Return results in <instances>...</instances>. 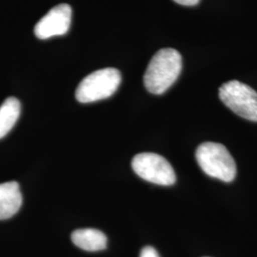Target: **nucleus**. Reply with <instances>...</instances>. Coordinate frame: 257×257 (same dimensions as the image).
<instances>
[{
  "label": "nucleus",
  "mask_w": 257,
  "mask_h": 257,
  "mask_svg": "<svg viewBox=\"0 0 257 257\" xmlns=\"http://www.w3.org/2000/svg\"><path fill=\"white\" fill-rule=\"evenodd\" d=\"M21 111V104L16 97H8L0 106V139L7 136L17 121Z\"/></svg>",
  "instance_id": "1a4fd4ad"
},
{
  "label": "nucleus",
  "mask_w": 257,
  "mask_h": 257,
  "mask_svg": "<svg viewBox=\"0 0 257 257\" xmlns=\"http://www.w3.org/2000/svg\"><path fill=\"white\" fill-rule=\"evenodd\" d=\"M195 158L206 175L224 182H231L236 175V164L228 149L215 142L199 145Z\"/></svg>",
  "instance_id": "f03ea898"
},
{
  "label": "nucleus",
  "mask_w": 257,
  "mask_h": 257,
  "mask_svg": "<svg viewBox=\"0 0 257 257\" xmlns=\"http://www.w3.org/2000/svg\"><path fill=\"white\" fill-rule=\"evenodd\" d=\"M76 247L86 251H100L107 248L108 239L104 232L96 229H78L72 233Z\"/></svg>",
  "instance_id": "6e6552de"
},
{
  "label": "nucleus",
  "mask_w": 257,
  "mask_h": 257,
  "mask_svg": "<svg viewBox=\"0 0 257 257\" xmlns=\"http://www.w3.org/2000/svg\"><path fill=\"white\" fill-rule=\"evenodd\" d=\"M72 22V8L68 4H59L37 22L35 35L39 39L63 36L68 33Z\"/></svg>",
  "instance_id": "423d86ee"
},
{
  "label": "nucleus",
  "mask_w": 257,
  "mask_h": 257,
  "mask_svg": "<svg viewBox=\"0 0 257 257\" xmlns=\"http://www.w3.org/2000/svg\"><path fill=\"white\" fill-rule=\"evenodd\" d=\"M135 173L148 182L171 186L176 181L175 170L163 156L155 153H141L133 158Z\"/></svg>",
  "instance_id": "39448f33"
},
{
  "label": "nucleus",
  "mask_w": 257,
  "mask_h": 257,
  "mask_svg": "<svg viewBox=\"0 0 257 257\" xmlns=\"http://www.w3.org/2000/svg\"><path fill=\"white\" fill-rule=\"evenodd\" d=\"M121 74L114 68H106L87 75L79 83L75 97L80 103H92L111 96L119 87Z\"/></svg>",
  "instance_id": "7ed1b4c3"
},
{
  "label": "nucleus",
  "mask_w": 257,
  "mask_h": 257,
  "mask_svg": "<svg viewBox=\"0 0 257 257\" xmlns=\"http://www.w3.org/2000/svg\"><path fill=\"white\" fill-rule=\"evenodd\" d=\"M181 70L182 56L176 50H159L148 65L144 85L151 93L162 94L177 80Z\"/></svg>",
  "instance_id": "f257e3e1"
},
{
  "label": "nucleus",
  "mask_w": 257,
  "mask_h": 257,
  "mask_svg": "<svg viewBox=\"0 0 257 257\" xmlns=\"http://www.w3.org/2000/svg\"><path fill=\"white\" fill-rule=\"evenodd\" d=\"M140 257H160L156 249L151 246H147L141 250Z\"/></svg>",
  "instance_id": "9d476101"
},
{
  "label": "nucleus",
  "mask_w": 257,
  "mask_h": 257,
  "mask_svg": "<svg viewBox=\"0 0 257 257\" xmlns=\"http://www.w3.org/2000/svg\"><path fill=\"white\" fill-rule=\"evenodd\" d=\"M219 97L239 116L257 122V92L245 83L237 80L224 83L219 89Z\"/></svg>",
  "instance_id": "20e7f679"
},
{
  "label": "nucleus",
  "mask_w": 257,
  "mask_h": 257,
  "mask_svg": "<svg viewBox=\"0 0 257 257\" xmlns=\"http://www.w3.org/2000/svg\"><path fill=\"white\" fill-rule=\"evenodd\" d=\"M177 4L183 5V6H195L199 3L200 0H174Z\"/></svg>",
  "instance_id": "9b49d317"
},
{
  "label": "nucleus",
  "mask_w": 257,
  "mask_h": 257,
  "mask_svg": "<svg viewBox=\"0 0 257 257\" xmlns=\"http://www.w3.org/2000/svg\"><path fill=\"white\" fill-rule=\"evenodd\" d=\"M22 194L18 182L0 184V220L9 219L19 211Z\"/></svg>",
  "instance_id": "0eeeda50"
}]
</instances>
